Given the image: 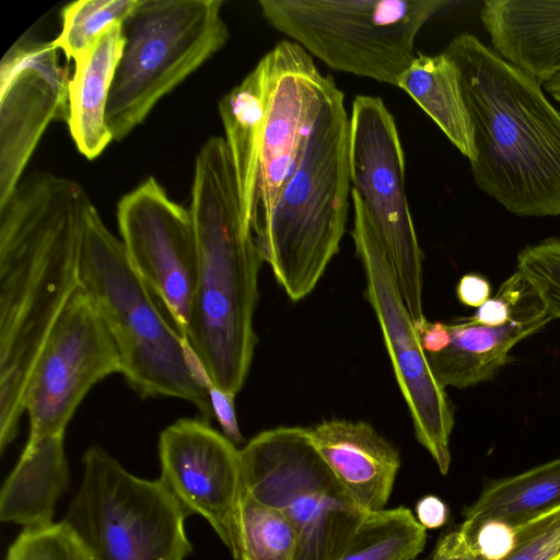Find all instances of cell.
Instances as JSON below:
<instances>
[{
    "label": "cell",
    "mask_w": 560,
    "mask_h": 560,
    "mask_svg": "<svg viewBox=\"0 0 560 560\" xmlns=\"http://www.w3.org/2000/svg\"><path fill=\"white\" fill-rule=\"evenodd\" d=\"M351 199L366 214L392 266L415 326L422 308V252L405 186V154L383 100L358 95L349 125Z\"/></svg>",
    "instance_id": "30bf717a"
},
{
    "label": "cell",
    "mask_w": 560,
    "mask_h": 560,
    "mask_svg": "<svg viewBox=\"0 0 560 560\" xmlns=\"http://www.w3.org/2000/svg\"><path fill=\"white\" fill-rule=\"evenodd\" d=\"M515 529L516 546L506 560H558L560 558V505Z\"/></svg>",
    "instance_id": "f546056e"
},
{
    "label": "cell",
    "mask_w": 560,
    "mask_h": 560,
    "mask_svg": "<svg viewBox=\"0 0 560 560\" xmlns=\"http://www.w3.org/2000/svg\"><path fill=\"white\" fill-rule=\"evenodd\" d=\"M307 432L328 468L364 511L386 509L400 468L393 444L364 421L330 419Z\"/></svg>",
    "instance_id": "e0dca14e"
},
{
    "label": "cell",
    "mask_w": 560,
    "mask_h": 560,
    "mask_svg": "<svg viewBox=\"0 0 560 560\" xmlns=\"http://www.w3.org/2000/svg\"><path fill=\"white\" fill-rule=\"evenodd\" d=\"M79 280L114 339L119 373L130 387L141 398L186 400L209 422L214 417L210 389L186 340L93 203L84 222Z\"/></svg>",
    "instance_id": "277c9868"
},
{
    "label": "cell",
    "mask_w": 560,
    "mask_h": 560,
    "mask_svg": "<svg viewBox=\"0 0 560 560\" xmlns=\"http://www.w3.org/2000/svg\"><path fill=\"white\" fill-rule=\"evenodd\" d=\"M558 560H560V558Z\"/></svg>",
    "instance_id": "74e56055"
},
{
    "label": "cell",
    "mask_w": 560,
    "mask_h": 560,
    "mask_svg": "<svg viewBox=\"0 0 560 560\" xmlns=\"http://www.w3.org/2000/svg\"><path fill=\"white\" fill-rule=\"evenodd\" d=\"M427 529L405 506L370 512L336 560H415Z\"/></svg>",
    "instance_id": "d4e9b609"
},
{
    "label": "cell",
    "mask_w": 560,
    "mask_h": 560,
    "mask_svg": "<svg viewBox=\"0 0 560 560\" xmlns=\"http://www.w3.org/2000/svg\"><path fill=\"white\" fill-rule=\"evenodd\" d=\"M117 222L131 266L184 338L198 262L189 209L172 200L159 182L149 177L119 200Z\"/></svg>",
    "instance_id": "4fadbf2b"
},
{
    "label": "cell",
    "mask_w": 560,
    "mask_h": 560,
    "mask_svg": "<svg viewBox=\"0 0 560 560\" xmlns=\"http://www.w3.org/2000/svg\"><path fill=\"white\" fill-rule=\"evenodd\" d=\"M120 372L117 347L80 285L55 322L27 380V441L65 435L77 408L103 378Z\"/></svg>",
    "instance_id": "7c38bea8"
},
{
    "label": "cell",
    "mask_w": 560,
    "mask_h": 560,
    "mask_svg": "<svg viewBox=\"0 0 560 560\" xmlns=\"http://www.w3.org/2000/svg\"><path fill=\"white\" fill-rule=\"evenodd\" d=\"M141 0H79L62 9V27L54 44L75 61L112 26L122 24Z\"/></svg>",
    "instance_id": "4316f807"
},
{
    "label": "cell",
    "mask_w": 560,
    "mask_h": 560,
    "mask_svg": "<svg viewBox=\"0 0 560 560\" xmlns=\"http://www.w3.org/2000/svg\"><path fill=\"white\" fill-rule=\"evenodd\" d=\"M404 90L469 162L475 159L474 128L464 101L459 71L444 52L417 54L398 79Z\"/></svg>",
    "instance_id": "603a6c76"
},
{
    "label": "cell",
    "mask_w": 560,
    "mask_h": 560,
    "mask_svg": "<svg viewBox=\"0 0 560 560\" xmlns=\"http://www.w3.org/2000/svg\"><path fill=\"white\" fill-rule=\"evenodd\" d=\"M456 294L464 305L478 308L491 298V285L481 275L467 273L458 281Z\"/></svg>",
    "instance_id": "836d02e7"
},
{
    "label": "cell",
    "mask_w": 560,
    "mask_h": 560,
    "mask_svg": "<svg viewBox=\"0 0 560 560\" xmlns=\"http://www.w3.org/2000/svg\"><path fill=\"white\" fill-rule=\"evenodd\" d=\"M160 480L185 511L203 517L235 553L243 491L240 450L208 421L179 419L159 438Z\"/></svg>",
    "instance_id": "2e32d148"
},
{
    "label": "cell",
    "mask_w": 560,
    "mask_h": 560,
    "mask_svg": "<svg viewBox=\"0 0 560 560\" xmlns=\"http://www.w3.org/2000/svg\"><path fill=\"white\" fill-rule=\"evenodd\" d=\"M298 535L280 511L265 505L244 489L237 510V546L233 560H295Z\"/></svg>",
    "instance_id": "484cf974"
},
{
    "label": "cell",
    "mask_w": 560,
    "mask_h": 560,
    "mask_svg": "<svg viewBox=\"0 0 560 560\" xmlns=\"http://www.w3.org/2000/svg\"><path fill=\"white\" fill-rule=\"evenodd\" d=\"M69 72L51 42L22 36L0 66V206L21 176L47 126L68 120Z\"/></svg>",
    "instance_id": "9a60e30c"
},
{
    "label": "cell",
    "mask_w": 560,
    "mask_h": 560,
    "mask_svg": "<svg viewBox=\"0 0 560 560\" xmlns=\"http://www.w3.org/2000/svg\"><path fill=\"white\" fill-rule=\"evenodd\" d=\"M560 505V457L493 480L464 512L459 529L469 537L490 520L517 527Z\"/></svg>",
    "instance_id": "cb8c5ba5"
},
{
    "label": "cell",
    "mask_w": 560,
    "mask_h": 560,
    "mask_svg": "<svg viewBox=\"0 0 560 560\" xmlns=\"http://www.w3.org/2000/svg\"><path fill=\"white\" fill-rule=\"evenodd\" d=\"M415 327L425 354L440 352L450 343L451 335L448 324L443 322L431 323L424 319Z\"/></svg>",
    "instance_id": "d590c367"
},
{
    "label": "cell",
    "mask_w": 560,
    "mask_h": 560,
    "mask_svg": "<svg viewBox=\"0 0 560 560\" xmlns=\"http://www.w3.org/2000/svg\"><path fill=\"white\" fill-rule=\"evenodd\" d=\"M447 0H259L266 21L329 68L396 85Z\"/></svg>",
    "instance_id": "8992f818"
},
{
    "label": "cell",
    "mask_w": 560,
    "mask_h": 560,
    "mask_svg": "<svg viewBox=\"0 0 560 560\" xmlns=\"http://www.w3.org/2000/svg\"><path fill=\"white\" fill-rule=\"evenodd\" d=\"M269 96L260 153L253 231L269 220L288 182L296 171L312 127L336 83L322 74L300 45L279 42L267 52Z\"/></svg>",
    "instance_id": "5bb4252c"
},
{
    "label": "cell",
    "mask_w": 560,
    "mask_h": 560,
    "mask_svg": "<svg viewBox=\"0 0 560 560\" xmlns=\"http://www.w3.org/2000/svg\"><path fill=\"white\" fill-rule=\"evenodd\" d=\"M415 560H482L475 549L472 539L459 528L440 537L431 552L423 559Z\"/></svg>",
    "instance_id": "1f68e13d"
},
{
    "label": "cell",
    "mask_w": 560,
    "mask_h": 560,
    "mask_svg": "<svg viewBox=\"0 0 560 560\" xmlns=\"http://www.w3.org/2000/svg\"><path fill=\"white\" fill-rule=\"evenodd\" d=\"M480 20L511 63L541 82L560 72V0H487Z\"/></svg>",
    "instance_id": "d6986e66"
},
{
    "label": "cell",
    "mask_w": 560,
    "mask_h": 560,
    "mask_svg": "<svg viewBox=\"0 0 560 560\" xmlns=\"http://www.w3.org/2000/svg\"><path fill=\"white\" fill-rule=\"evenodd\" d=\"M270 81L266 54L256 67L219 102L237 183L244 224L253 230L259 163L265 132Z\"/></svg>",
    "instance_id": "ffe728a7"
},
{
    "label": "cell",
    "mask_w": 560,
    "mask_h": 560,
    "mask_svg": "<svg viewBox=\"0 0 560 560\" xmlns=\"http://www.w3.org/2000/svg\"><path fill=\"white\" fill-rule=\"evenodd\" d=\"M351 236L366 280L365 296L380 324L418 442L440 472L451 465L450 439L454 416L445 388L435 378L418 332L398 290L385 249L364 211L353 205Z\"/></svg>",
    "instance_id": "8fae6325"
},
{
    "label": "cell",
    "mask_w": 560,
    "mask_h": 560,
    "mask_svg": "<svg viewBox=\"0 0 560 560\" xmlns=\"http://www.w3.org/2000/svg\"><path fill=\"white\" fill-rule=\"evenodd\" d=\"M416 518L425 529L442 527L448 518V508L436 495H425L416 504Z\"/></svg>",
    "instance_id": "e575fe53"
},
{
    "label": "cell",
    "mask_w": 560,
    "mask_h": 560,
    "mask_svg": "<svg viewBox=\"0 0 560 560\" xmlns=\"http://www.w3.org/2000/svg\"><path fill=\"white\" fill-rule=\"evenodd\" d=\"M4 560H93L86 547L65 522L24 528Z\"/></svg>",
    "instance_id": "83f0119b"
},
{
    "label": "cell",
    "mask_w": 560,
    "mask_h": 560,
    "mask_svg": "<svg viewBox=\"0 0 560 560\" xmlns=\"http://www.w3.org/2000/svg\"><path fill=\"white\" fill-rule=\"evenodd\" d=\"M78 182L35 174L0 206V451L14 441L33 365L80 287L85 217Z\"/></svg>",
    "instance_id": "6da1fadb"
},
{
    "label": "cell",
    "mask_w": 560,
    "mask_h": 560,
    "mask_svg": "<svg viewBox=\"0 0 560 560\" xmlns=\"http://www.w3.org/2000/svg\"><path fill=\"white\" fill-rule=\"evenodd\" d=\"M517 271L537 293L551 319L560 318V238L525 246L517 255Z\"/></svg>",
    "instance_id": "f1b7e54d"
},
{
    "label": "cell",
    "mask_w": 560,
    "mask_h": 560,
    "mask_svg": "<svg viewBox=\"0 0 560 560\" xmlns=\"http://www.w3.org/2000/svg\"><path fill=\"white\" fill-rule=\"evenodd\" d=\"M81 485L65 522L93 560H185L189 514L160 479L128 471L98 445L82 458Z\"/></svg>",
    "instance_id": "9c48e42d"
},
{
    "label": "cell",
    "mask_w": 560,
    "mask_h": 560,
    "mask_svg": "<svg viewBox=\"0 0 560 560\" xmlns=\"http://www.w3.org/2000/svg\"><path fill=\"white\" fill-rule=\"evenodd\" d=\"M63 436L27 441L0 493V520L24 528L54 523L55 505L69 481Z\"/></svg>",
    "instance_id": "7402d4cb"
},
{
    "label": "cell",
    "mask_w": 560,
    "mask_h": 560,
    "mask_svg": "<svg viewBox=\"0 0 560 560\" xmlns=\"http://www.w3.org/2000/svg\"><path fill=\"white\" fill-rule=\"evenodd\" d=\"M209 389L213 416L218 419L223 434L234 444L242 442L243 438L236 419L234 397L211 388Z\"/></svg>",
    "instance_id": "d6a6232c"
},
{
    "label": "cell",
    "mask_w": 560,
    "mask_h": 560,
    "mask_svg": "<svg viewBox=\"0 0 560 560\" xmlns=\"http://www.w3.org/2000/svg\"><path fill=\"white\" fill-rule=\"evenodd\" d=\"M446 54L457 66L474 128L475 184L518 217L560 215V110L542 82L470 33Z\"/></svg>",
    "instance_id": "3957f363"
},
{
    "label": "cell",
    "mask_w": 560,
    "mask_h": 560,
    "mask_svg": "<svg viewBox=\"0 0 560 560\" xmlns=\"http://www.w3.org/2000/svg\"><path fill=\"white\" fill-rule=\"evenodd\" d=\"M197 279L185 340L209 388L235 397L254 355L258 272L264 260L243 221L231 155L210 137L195 163L189 208Z\"/></svg>",
    "instance_id": "7a4b0ae2"
},
{
    "label": "cell",
    "mask_w": 560,
    "mask_h": 560,
    "mask_svg": "<svg viewBox=\"0 0 560 560\" xmlns=\"http://www.w3.org/2000/svg\"><path fill=\"white\" fill-rule=\"evenodd\" d=\"M240 454L243 489L292 523L298 535L295 560H336L370 512L328 468L307 428L262 431Z\"/></svg>",
    "instance_id": "ba28073f"
},
{
    "label": "cell",
    "mask_w": 560,
    "mask_h": 560,
    "mask_svg": "<svg viewBox=\"0 0 560 560\" xmlns=\"http://www.w3.org/2000/svg\"><path fill=\"white\" fill-rule=\"evenodd\" d=\"M550 320L542 302L533 291L503 325H486L472 316L448 324L451 339L447 347L425 355L444 388H466L494 377L509 362L511 349Z\"/></svg>",
    "instance_id": "ac0fdd59"
},
{
    "label": "cell",
    "mask_w": 560,
    "mask_h": 560,
    "mask_svg": "<svg viewBox=\"0 0 560 560\" xmlns=\"http://www.w3.org/2000/svg\"><path fill=\"white\" fill-rule=\"evenodd\" d=\"M222 0H141L122 23L124 46L106 122L119 141L154 105L222 49L229 28Z\"/></svg>",
    "instance_id": "52a82bcc"
},
{
    "label": "cell",
    "mask_w": 560,
    "mask_h": 560,
    "mask_svg": "<svg viewBox=\"0 0 560 560\" xmlns=\"http://www.w3.org/2000/svg\"><path fill=\"white\" fill-rule=\"evenodd\" d=\"M122 24L107 30L74 61L68 89V127L78 150L97 158L113 141L106 122L108 97L124 46Z\"/></svg>",
    "instance_id": "44dd1931"
},
{
    "label": "cell",
    "mask_w": 560,
    "mask_h": 560,
    "mask_svg": "<svg viewBox=\"0 0 560 560\" xmlns=\"http://www.w3.org/2000/svg\"><path fill=\"white\" fill-rule=\"evenodd\" d=\"M545 91L560 104V72L551 75L548 80L542 82Z\"/></svg>",
    "instance_id": "8d00e7d4"
},
{
    "label": "cell",
    "mask_w": 560,
    "mask_h": 560,
    "mask_svg": "<svg viewBox=\"0 0 560 560\" xmlns=\"http://www.w3.org/2000/svg\"><path fill=\"white\" fill-rule=\"evenodd\" d=\"M470 538L482 560H506L516 546V529L505 522L490 520L481 523Z\"/></svg>",
    "instance_id": "4dcf8cb0"
},
{
    "label": "cell",
    "mask_w": 560,
    "mask_h": 560,
    "mask_svg": "<svg viewBox=\"0 0 560 560\" xmlns=\"http://www.w3.org/2000/svg\"><path fill=\"white\" fill-rule=\"evenodd\" d=\"M350 117L345 95L331 90L316 118L299 166L256 243L288 296L308 295L338 253L351 195Z\"/></svg>",
    "instance_id": "5b68a950"
}]
</instances>
